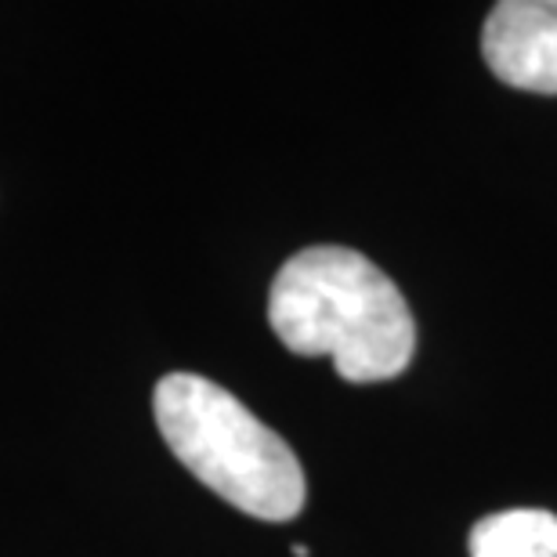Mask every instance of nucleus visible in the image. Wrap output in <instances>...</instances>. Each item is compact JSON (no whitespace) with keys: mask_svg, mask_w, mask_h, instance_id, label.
Masks as SVG:
<instances>
[{"mask_svg":"<svg viewBox=\"0 0 557 557\" xmlns=\"http://www.w3.org/2000/svg\"><path fill=\"white\" fill-rule=\"evenodd\" d=\"M269 322L300 359L330 355L348 384L395 381L417 351V322L403 289L351 247L294 253L272 278Z\"/></svg>","mask_w":557,"mask_h":557,"instance_id":"nucleus-1","label":"nucleus"},{"mask_svg":"<svg viewBox=\"0 0 557 557\" xmlns=\"http://www.w3.org/2000/svg\"><path fill=\"white\" fill-rule=\"evenodd\" d=\"M152 413L166 449L225 504L261 521L300 515L308 485L289 442L221 384L166 373L152 392Z\"/></svg>","mask_w":557,"mask_h":557,"instance_id":"nucleus-2","label":"nucleus"},{"mask_svg":"<svg viewBox=\"0 0 557 557\" xmlns=\"http://www.w3.org/2000/svg\"><path fill=\"white\" fill-rule=\"evenodd\" d=\"M482 54L499 84L557 95V0H499L482 26Z\"/></svg>","mask_w":557,"mask_h":557,"instance_id":"nucleus-3","label":"nucleus"},{"mask_svg":"<svg viewBox=\"0 0 557 557\" xmlns=\"http://www.w3.org/2000/svg\"><path fill=\"white\" fill-rule=\"evenodd\" d=\"M471 557H557V515L536 507L504 510L467 532Z\"/></svg>","mask_w":557,"mask_h":557,"instance_id":"nucleus-4","label":"nucleus"}]
</instances>
